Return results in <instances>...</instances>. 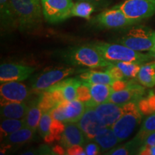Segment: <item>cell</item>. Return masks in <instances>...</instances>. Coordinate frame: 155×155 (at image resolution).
Listing matches in <instances>:
<instances>
[{
  "instance_id": "6da1fadb",
  "label": "cell",
  "mask_w": 155,
  "mask_h": 155,
  "mask_svg": "<svg viewBox=\"0 0 155 155\" xmlns=\"http://www.w3.org/2000/svg\"><path fill=\"white\" fill-rule=\"evenodd\" d=\"M20 32L31 33L41 28L43 12L41 0H11Z\"/></svg>"
},
{
  "instance_id": "7a4b0ae2",
  "label": "cell",
  "mask_w": 155,
  "mask_h": 155,
  "mask_svg": "<svg viewBox=\"0 0 155 155\" xmlns=\"http://www.w3.org/2000/svg\"><path fill=\"white\" fill-rule=\"evenodd\" d=\"M60 56L65 63L89 68L107 67L112 63L104 59L91 43L68 48L62 51Z\"/></svg>"
},
{
  "instance_id": "3957f363",
  "label": "cell",
  "mask_w": 155,
  "mask_h": 155,
  "mask_svg": "<svg viewBox=\"0 0 155 155\" xmlns=\"http://www.w3.org/2000/svg\"><path fill=\"white\" fill-rule=\"evenodd\" d=\"M91 44L104 59L110 62H133L142 65L154 61L149 53H142L119 43L95 42Z\"/></svg>"
},
{
  "instance_id": "277c9868",
  "label": "cell",
  "mask_w": 155,
  "mask_h": 155,
  "mask_svg": "<svg viewBox=\"0 0 155 155\" xmlns=\"http://www.w3.org/2000/svg\"><path fill=\"white\" fill-rule=\"evenodd\" d=\"M155 41V31L144 25L131 26L118 40L124 45L137 51H150Z\"/></svg>"
},
{
  "instance_id": "5b68a950",
  "label": "cell",
  "mask_w": 155,
  "mask_h": 155,
  "mask_svg": "<svg viewBox=\"0 0 155 155\" xmlns=\"http://www.w3.org/2000/svg\"><path fill=\"white\" fill-rule=\"evenodd\" d=\"M123 113L119 120L112 127L120 142L130 136L142 119L143 114L139 109L138 103L129 102L122 105Z\"/></svg>"
},
{
  "instance_id": "8992f818",
  "label": "cell",
  "mask_w": 155,
  "mask_h": 155,
  "mask_svg": "<svg viewBox=\"0 0 155 155\" xmlns=\"http://www.w3.org/2000/svg\"><path fill=\"white\" fill-rule=\"evenodd\" d=\"M92 23L100 28H124L138 24L139 22L129 19L116 6L106 9L92 19Z\"/></svg>"
},
{
  "instance_id": "52a82bcc",
  "label": "cell",
  "mask_w": 155,
  "mask_h": 155,
  "mask_svg": "<svg viewBox=\"0 0 155 155\" xmlns=\"http://www.w3.org/2000/svg\"><path fill=\"white\" fill-rule=\"evenodd\" d=\"M44 18L51 24L61 22L71 17L72 0H41Z\"/></svg>"
},
{
  "instance_id": "ba28073f",
  "label": "cell",
  "mask_w": 155,
  "mask_h": 155,
  "mask_svg": "<svg viewBox=\"0 0 155 155\" xmlns=\"http://www.w3.org/2000/svg\"><path fill=\"white\" fill-rule=\"evenodd\" d=\"M116 7L129 19L139 22L155 15V0H125Z\"/></svg>"
},
{
  "instance_id": "9c48e42d",
  "label": "cell",
  "mask_w": 155,
  "mask_h": 155,
  "mask_svg": "<svg viewBox=\"0 0 155 155\" xmlns=\"http://www.w3.org/2000/svg\"><path fill=\"white\" fill-rule=\"evenodd\" d=\"M73 68H59L49 70L47 72L36 75L31 80V88L35 91H43L49 87L53 86L65 78L74 73Z\"/></svg>"
},
{
  "instance_id": "30bf717a",
  "label": "cell",
  "mask_w": 155,
  "mask_h": 155,
  "mask_svg": "<svg viewBox=\"0 0 155 155\" xmlns=\"http://www.w3.org/2000/svg\"><path fill=\"white\" fill-rule=\"evenodd\" d=\"M145 87L141 85L137 79H132L125 89L119 91L112 92L108 101L123 105L129 102L138 103L141 98L147 96Z\"/></svg>"
},
{
  "instance_id": "8fae6325",
  "label": "cell",
  "mask_w": 155,
  "mask_h": 155,
  "mask_svg": "<svg viewBox=\"0 0 155 155\" xmlns=\"http://www.w3.org/2000/svg\"><path fill=\"white\" fill-rule=\"evenodd\" d=\"M30 96L28 87L19 81H10L2 83L0 87L1 106L9 103L23 102Z\"/></svg>"
},
{
  "instance_id": "7c38bea8",
  "label": "cell",
  "mask_w": 155,
  "mask_h": 155,
  "mask_svg": "<svg viewBox=\"0 0 155 155\" xmlns=\"http://www.w3.org/2000/svg\"><path fill=\"white\" fill-rule=\"evenodd\" d=\"M77 123L88 141L94 140L97 134L106 127L97 116L94 108L91 106H86L84 113Z\"/></svg>"
},
{
  "instance_id": "4fadbf2b",
  "label": "cell",
  "mask_w": 155,
  "mask_h": 155,
  "mask_svg": "<svg viewBox=\"0 0 155 155\" xmlns=\"http://www.w3.org/2000/svg\"><path fill=\"white\" fill-rule=\"evenodd\" d=\"M35 68L16 63H4L0 66V81L2 83L10 81L26 80L34 72Z\"/></svg>"
},
{
  "instance_id": "5bb4252c",
  "label": "cell",
  "mask_w": 155,
  "mask_h": 155,
  "mask_svg": "<svg viewBox=\"0 0 155 155\" xmlns=\"http://www.w3.org/2000/svg\"><path fill=\"white\" fill-rule=\"evenodd\" d=\"M95 111L106 127H111L123 113L122 105L108 101L93 106Z\"/></svg>"
},
{
  "instance_id": "9a60e30c",
  "label": "cell",
  "mask_w": 155,
  "mask_h": 155,
  "mask_svg": "<svg viewBox=\"0 0 155 155\" xmlns=\"http://www.w3.org/2000/svg\"><path fill=\"white\" fill-rule=\"evenodd\" d=\"M65 124V130L59 141L61 145L65 150L75 145L84 147L88 141L78 125L74 122H66Z\"/></svg>"
},
{
  "instance_id": "2e32d148",
  "label": "cell",
  "mask_w": 155,
  "mask_h": 155,
  "mask_svg": "<svg viewBox=\"0 0 155 155\" xmlns=\"http://www.w3.org/2000/svg\"><path fill=\"white\" fill-rule=\"evenodd\" d=\"M0 22L2 32H11L18 28L11 0H0Z\"/></svg>"
},
{
  "instance_id": "e0dca14e",
  "label": "cell",
  "mask_w": 155,
  "mask_h": 155,
  "mask_svg": "<svg viewBox=\"0 0 155 155\" xmlns=\"http://www.w3.org/2000/svg\"><path fill=\"white\" fill-rule=\"evenodd\" d=\"M29 104L23 102H12L1 106L2 119H25L28 113Z\"/></svg>"
},
{
  "instance_id": "ac0fdd59",
  "label": "cell",
  "mask_w": 155,
  "mask_h": 155,
  "mask_svg": "<svg viewBox=\"0 0 155 155\" xmlns=\"http://www.w3.org/2000/svg\"><path fill=\"white\" fill-rule=\"evenodd\" d=\"M91 94V101L86 103V106H95L98 104L108 102L111 96L112 90L111 85L100 84V83H88Z\"/></svg>"
},
{
  "instance_id": "d6986e66",
  "label": "cell",
  "mask_w": 155,
  "mask_h": 155,
  "mask_svg": "<svg viewBox=\"0 0 155 155\" xmlns=\"http://www.w3.org/2000/svg\"><path fill=\"white\" fill-rule=\"evenodd\" d=\"M36 131L25 127L19 129L3 139L4 146L18 147L33 139Z\"/></svg>"
},
{
  "instance_id": "ffe728a7",
  "label": "cell",
  "mask_w": 155,
  "mask_h": 155,
  "mask_svg": "<svg viewBox=\"0 0 155 155\" xmlns=\"http://www.w3.org/2000/svg\"><path fill=\"white\" fill-rule=\"evenodd\" d=\"M93 141L99 145L101 152H107L120 142L111 127H104L97 134Z\"/></svg>"
},
{
  "instance_id": "44dd1931",
  "label": "cell",
  "mask_w": 155,
  "mask_h": 155,
  "mask_svg": "<svg viewBox=\"0 0 155 155\" xmlns=\"http://www.w3.org/2000/svg\"><path fill=\"white\" fill-rule=\"evenodd\" d=\"M86 104L78 100L64 101V114L66 122L76 123L86 110Z\"/></svg>"
},
{
  "instance_id": "7402d4cb",
  "label": "cell",
  "mask_w": 155,
  "mask_h": 155,
  "mask_svg": "<svg viewBox=\"0 0 155 155\" xmlns=\"http://www.w3.org/2000/svg\"><path fill=\"white\" fill-rule=\"evenodd\" d=\"M136 79L144 87H154L155 86V61L142 64Z\"/></svg>"
},
{
  "instance_id": "603a6c76",
  "label": "cell",
  "mask_w": 155,
  "mask_h": 155,
  "mask_svg": "<svg viewBox=\"0 0 155 155\" xmlns=\"http://www.w3.org/2000/svg\"><path fill=\"white\" fill-rule=\"evenodd\" d=\"M42 111L38 105V98L29 103L28 113L25 118V126L30 129L36 131L38 128L40 120L41 119Z\"/></svg>"
},
{
  "instance_id": "cb8c5ba5",
  "label": "cell",
  "mask_w": 155,
  "mask_h": 155,
  "mask_svg": "<svg viewBox=\"0 0 155 155\" xmlns=\"http://www.w3.org/2000/svg\"><path fill=\"white\" fill-rule=\"evenodd\" d=\"M78 78L84 82L92 83V84L100 83V84L111 85L114 81L108 73L102 72V71H87L81 73Z\"/></svg>"
},
{
  "instance_id": "d4e9b609",
  "label": "cell",
  "mask_w": 155,
  "mask_h": 155,
  "mask_svg": "<svg viewBox=\"0 0 155 155\" xmlns=\"http://www.w3.org/2000/svg\"><path fill=\"white\" fill-rule=\"evenodd\" d=\"M155 132V113H153L144 120L139 132L132 140L138 147L139 150L141 146V143L144 139L150 134Z\"/></svg>"
},
{
  "instance_id": "484cf974",
  "label": "cell",
  "mask_w": 155,
  "mask_h": 155,
  "mask_svg": "<svg viewBox=\"0 0 155 155\" xmlns=\"http://www.w3.org/2000/svg\"><path fill=\"white\" fill-rule=\"evenodd\" d=\"M25 126V119H3L1 122V140L2 141L7 136L12 134Z\"/></svg>"
},
{
  "instance_id": "4316f807",
  "label": "cell",
  "mask_w": 155,
  "mask_h": 155,
  "mask_svg": "<svg viewBox=\"0 0 155 155\" xmlns=\"http://www.w3.org/2000/svg\"><path fill=\"white\" fill-rule=\"evenodd\" d=\"M95 11L96 7L93 4L86 1H77L73 4L71 10V17H78L90 19L91 15Z\"/></svg>"
},
{
  "instance_id": "83f0119b",
  "label": "cell",
  "mask_w": 155,
  "mask_h": 155,
  "mask_svg": "<svg viewBox=\"0 0 155 155\" xmlns=\"http://www.w3.org/2000/svg\"><path fill=\"white\" fill-rule=\"evenodd\" d=\"M121 70L127 80H132L137 78L140 70L141 64L133 62H112Z\"/></svg>"
},
{
  "instance_id": "f1b7e54d",
  "label": "cell",
  "mask_w": 155,
  "mask_h": 155,
  "mask_svg": "<svg viewBox=\"0 0 155 155\" xmlns=\"http://www.w3.org/2000/svg\"><path fill=\"white\" fill-rule=\"evenodd\" d=\"M38 105L42 112L50 111L58 104L54 100L51 93L49 91H42L38 97Z\"/></svg>"
},
{
  "instance_id": "f546056e",
  "label": "cell",
  "mask_w": 155,
  "mask_h": 155,
  "mask_svg": "<svg viewBox=\"0 0 155 155\" xmlns=\"http://www.w3.org/2000/svg\"><path fill=\"white\" fill-rule=\"evenodd\" d=\"M53 117H52L50 111L42 112L41 119L40 120V123L38 126V132L41 136L42 138H45L46 136L50 134V125H51Z\"/></svg>"
},
{
  "instance_id": "4dcf8cb0",
  "label": "cell",
  "mask_w": 155,
  "mask_h": 155,
  "mask_svg": "<svg viewBox=\"0 0 155 155\" xmlns=\"http://www.w3.org/2000/svg\"><path fill=\"white\" fill-rule=\"evenodd\" d=\"M91 94L88 83L84 82L82 81V83L77 88L76 100H78L86 104V103L91 101Z\"/></svg>"
},
{
  "instance_id": "1f68e13d",
  "label": "cell",
  "mask_w": 155,
  "mask_h": 155,
  "mask_svg": "<svg viewBox=\"0 0 155 155\" xmlns=\"http://www.w3.org/2000/svg\"><path fill=\"white\" fill-rule=\"evenodd\" d=\"M65 124L63 121L53 119L51 125H50V133L55 137L56 141H60L61 139L62 134L65 130Z\"/></svg>"
},
{
  "instance_id": "d6a6232c",
  "label": "cell",
  "mask_w": 155,
  "mask_h": 155,
  "mask_svg": "<svg viewBox=\"0 0 155 155\" xmlns=\"http://www.w3.org/2000/svg\"><path fill=\"white\" fill-rule=\"evenodd\" d=\"M106 72L108 73V74L111 75V77L114 79V81L116 80H127L124 76V75L123 74V73L121 72V71L118 68L116 65L112 63L111 65H108V66L106 67Z\"/></svg>"
},
{
  "instance_id": "836d02e7",
  "label": "cell",
  "mask_w": 155,
  "mask_h": 155,
  "mask_svg": "<svg viewBox=\"0 0 155 155\" xmlns=\"http://www.w3.org/2000/svg\"><path fill=\"white\" fill-rule=\"evenodd\" d=\"M84 149L88 155H96L101 152L99 145L94 141H89V142L84 146Z\"/></svg>"
},
{
  "instance_id": "e575fe53",
  "label": "cell",
  "mask_w": 155,
  "mask_h": 155,
  "mask_svg": "<svg viewBox=\"0 0 155 155\" xmlns=\"http://www.w3.org/2000/svg\"><path fill=\"white\" fill-rule=\"evenodd\" d=\"M131 80H116L111 85L112 92L119 91L125 89L129 86Z\"/></svg>"
},
{
  "instance_id": "d590c367",
  "label": "cell",
  "mask_w": 155,
  "mask_h": 155,
  "mask_svg": "<svg viewBox=\"0 0 155 155\" xmlns=\"http://www.w3.org/2000/svg\"><path fill=\"white\" fill-rule=\"evenodd\" d=\"M65 154L68 155H85L86 154L85 149L83 146L80 145H75L65 150Z\"/></svg>"
},
{
  "instance_id": "8d00e7d4",
  "label": "cell",
  "mask_w": 155,
  "mask_h": 155,
  "mask_svg": "<svg viewBox=\"0 0 155 155\" xmlns=\"http://www.w3.org/2000/svg\"><path fill=\"white\" fill-rule=\"evenodd\" d=\"M152 146H155V132H153L147 136L141 143V147Z\"/></svg>"
},
{
  "instance_id": "74e56055",
  "label": "cell",
  "mask_w": 155,
  "mask_h": 155,
  "mask_svg": "<svg viewBox=\"0 0 155 155\" xmlns=\"http://www.w3.org/2000/svg\"><path fill=\"white\" fill-rule=\"evenodd\" d=\"M77 1H86L93 4L96 7H102L109 4V0H77Z\"/></svg>"
},
{
  "instance_id": "f35d334b",
  "label": "cell",
  "mask_w": 155,
  "mask_h": 155,
  "mask_svg": "<svg viewBox=\"0 0 155 155\" xmlns=\"http://www.w3.org/2000/svg\"><path fill=\"white\" fill-rule=\"evenodd\" d=\"M38 154H53V148H50L48 145H41L37 150Z\"/></svg>"
},
{
  "instance_id": "ab89813d",
  "label": "cell",
  "mask_w": 155,
  "mask_h": 155,
  "mask_svg": "<svg viewBox=\"0 0 155 155\" xmlns=\"http://www.w3.org/2000/svg\"><path fill=\"white\" fill-rule=\"evenodd\" d=\"M53 154H65V149L62 145H56L53 147Z\"/></svg>"
},
{
  "instance_id": "60d3db41",
  "label": "cell",
  "mask_w": 155,
  "mask_h": 155,
  "mask_svg": "<svg viewBox=\"0 0 155 155\" xmlns=\"http://www.w3.org/2000/svg\"><path fill=\"white\" fill-rule=\"evenodd\" d=\"M149 54L152 56L153 60L155 61V41H154V45H153L152 48L150 50V51H149Z\"/></svg>"
},
{
  "instance_id": "b9f144b4",
  "label": "cell",
  "mask_w": 155,
  "mask_h": 155,
  "mask_svg": "<svg viewBox=\"0 0 155 155\" xmlns=\"http://www.w3.org/2000/svg\"><path fill=\"white\" fill-rule=\"evenodd\" d=\"M22 154H38V152L37 150H30L29 151H27L25 153H22Z\"/></svg>"
}]
</instances>
